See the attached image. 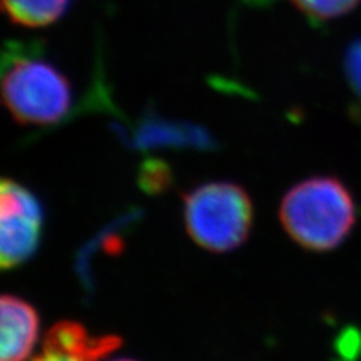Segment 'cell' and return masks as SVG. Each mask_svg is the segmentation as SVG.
<instances>
[{
	"label": "cell",
	"mask_w": 361,
	"mask_h": 361,
	"mask_svg": "<svg viewBox=\"0 0 361 361\" xmlns=\"http://www.w3.org/2000/svg\"><path fill=\"white\" fill-rule=\"evenodd\" d=\"M32 361H87V360L82 358L77 354H73L70 351H65V349L44 343L42 353Z\"/></svg>",
	"instance_id": "30bf717a"
},
{
	"label": "cell",
	"mask_w": 361,
	"mask_h": 361,
	"mask_svg": "<svg viewBox=\"0 0 361 361\" xmlns=\"http://www.w3.org/2000/svg\"><path fill=\"white\" fill-rule=\"evenodd\" d=\"M0 361H26L38 341L39 316L35 307L16 295L0 300Z\"/></svg>",
	"instance_id": "5b68a950"
},
{
	"label": "cell",
	"mask_w": 361,
	"mask_h": 361,
	"mask_svg": "<svg viewBox=\"0 0 361 361\" xmlns=\"http://www.w3.org/2000/svg\"><path fill=\"white\" fill-rule=\"evenodd\" d=\"M140 183L146 191H152V193L164 190L169 183H171V175H169L167 166L160 161L145 163L142 169Z\"/></svg>",
	"instance_id": "9c48e42d"
},
{
	"label": "cell",
	"mask_w": 361,
	"mask_h": 361,
	"mask_svg": "<svg viewBox=\"0 0 361 361\" xmlns=\"http://www.w3.org/2000/svg\"><path fill=\"white\" fill-rule=\"evenodd\" d=\"M44 224L38 196L11 178L0 184V265L14 269L37 253Z\"/></svg>",
	"instance_id": "277c9868"
},
{
	"label": "cell",
	"mask_w": 361,
	"mask_h": 361,
	"mask_svg": "<svg viewBox=\"0 0 361 361\" xmlns=\"http://www.w3.org/2000/svg\"><path fill=\"white\" fill-rule=\"evenodd\" d=\"M312 21H330L341 18L361 4V0H290Z\"/></svg>",
	"instance_id": "52a82bcc"
},
{
	"label": "cell",
	"mask_w": 361,
	"mask_h": 361,
	"mask_svg": "<svg viewBox=\"0 0 361 361\" xmlns=\"http://www.w3.org/2000/svg\"><path fill=\"white\" fill-rule=\"evenodd\" d=\"M113 361H134V360H128V358H121V360H113Z\"/></svg>",
	"instance_id": "8fae6325"
},
{
	"label": "cell",
	"mask_w": 361,
	"mask_h": 361,
	"mask_svg": "<svg viewBox=\"0 0 361 361\" xmlns=\"http://www.w3.org/2000/svg\"><path fill=\"white\" fill-rule=\"evenodd\" d=\"M183 212L190 238L212 253L238 248L253 226L252 197L231 180H212L191 188L184 195Z\"/></svg>",
	"instance_id": "3957f363"
},
{
	"label": "cell",
	"mask_w": 361,
	"mask_h": 361,
	"mask_svg": "<svg viewBox=\"0 0 361 361\" xmlns=\"http://www.w3.org/2000/svg\"><path fill=\"white\" fill-rule=\"evenodd\" d=\"M2 97L11 116L23 126H53L73 106L68 77L33 49L16 42L5 50Z\"/></svg>",
	"instance_id": "7a4b0ae2"
},
{
	"label": "cell",
	"mask_w": 361,
	"mask_h": 361,
	"mask_svg": "<svg viewBox=\"0 0 361 361\" xmlns=\"http://www.w3.org/2000/svg\"><path fill=\"white\" fill-rule=\"evenodd\" d=\"M280 223L292 241L310 252H331L357 223V203L341 179L312 176L288 190L280 202Z\"/></svg>",
	"instance_id": "6da1fadb"
},
{
	"label": "cell",
	"mask_w": 361,
	"mask_h": 361,
	"mask_svg": "<svg viewBox=\"0 0 361 361\" xmlns=\"http://www.w3.org/2000/svg\"><path fill=\"white\" fill-rule=\"evenodd\" d=\"M343 66L349 86H351L354 94L361 101V38L351 42V45L348 47Z\"/></svg>",
	"instance_id": "ba28073f"
},
{
	"label": "cell",
	"mask_w": 361,
	"mask_h": 361,
	"mask_svg": "<svg viewBox=\"0 0 361 361\" xmlns=\"http://www.w3.org/2000/svg\"><path fill=\"white\" fill-rule=\"evenodd\" d=\"M73 0H2L8 18L25 27H45L61 20Z\"/></svg>",
	"instance_id": "8992f818"
}]
</instances>
